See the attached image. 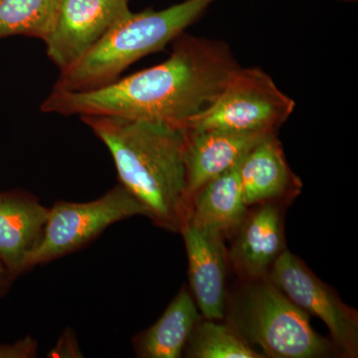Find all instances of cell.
Wrapping results in <instances>:
<instances>
[{
  "mask_svg": "<svg viewBox=\"0 0 358 358\" xmlns=\"http://www.w3.org/2000/svg\"><path fill=\"white\" fill-rule=\"evenodd\" d=\"M241 67L220 40L179 35L164 62L85 92L52 89L46 114L108 115L164 122L180 128L206 109Z\"/></svg>",
  "mask_w": 358,
  "mask_h": 358,
  "instance_id": "cell-1",
  "label": "cell"
},
{
  "mask_svg": "<svg viewBox=\"0 0 358 358\" xmlns=\"http://www.w3.org/2000/svg\"><path fill=\"white\" fill-rule=\"evenodd\" d=\"M80 117L110 150L120 183L140 200L148 217L180 232L186 215L183 129L108 115Z\"/></svg>",
  "mask_w": 358,
  "mask_h": 358,
  "instance_id": "cell-2",
  "label": "cell"
},
{
  "mask_svg": "<svg viewBox=\"0 0 358 358\" xmlns=\"http://www.w3.org/2000/svg\"><path fill=\"white\" fill-rule=\"evenodd\" d=\"M214 1L185 0L162 10L131 11L76 64L60 72L53 89L91 91L117 81L129 66L185 33Z\"/></svg>",
  "mask_w": 358,
  "mask_h": 358,
  "instance_id": "cell-3",
  "label": "cell"
},
{
  "mask_svg": "<svg viewBox=\"0 0 358 358\" xmlns=\"http://www.w3.org/2000/svg\"><path fill=\"white\" fill-rule=\"evenodd\" d=\"M233 308L232 326L265 357L317 358L329 343L313 331L305 310L294 305L268 277L252 280Z\"/></svg>",
  "mask_w": 358,
  "mask_h": 358,
  "instance_id": "cell-4",
  "label": "cell"
},
{
  "mask_svg": "<svg viewBox=\"0 0 358 358\" xmlns=\"http://www.w3.org/2000/svg\"><path fill=\"white\" fill-rule=\"evenodd\" d=\"M294 108L293 99L265 71L240 67L217 98L180 128L240 133L277 131L288 121Z\"/></svg>",
  "mask_w": 358,
  "mask_h": 358,
  "instance_id": "cell-5",
  "label": "cell"
},
{
  "mask_svg": "<svg viewBox=\"0 0 358 358\" xmlns=\"http://www.w3.org/2000/svg\"><path fill=\"white\" fill-rule=\"evenodd\" d=\"M136 215L148 216L147 209L121 183L93 201L56 202L41 241L26 259L24 273L82 248L109 226Z\"/></svg>",
  "mask_w": 358,
  "mask_h": 358,
  "instance_id": "cell-6",
  "label": "cell"
},
{
  "mask_svg": "<svg viewBox=\"0 0 358 358\" xmlns=\"http://www.w3.org/2000/svg\"><path fill=\"white\" fill-rule=\"evenodd\" d=\"M268 278L294 305L327 324L334 343L346 357H357V310L346 306L300 258L285 250L271 268Z\"/></svg>",
  "mask_w": 358,
  "mask_h": 358,
  "instance_id": "cell-7",
  "label": "cell"
},
{
  "mask_svg": "<svg viewBox=\"0 0 358 358\" xmlns=\"http://www.w3.org/2000/svg\"><path fill=\"white\" fill-rule=\"evenodd\" d=\"M129 0H61L55 22L44 40L48 58L60 72L84 57L128 15Z\"/></svg>",
  "mask_w": 358,
  "mask_h": 358,
  "instance_id": "cell-8",
  "label": "cell"
},
{
  "mask_svg": "<svg viewBox=\"0 0 358 358\" xmlns=\"http://www.w3.org/2000/svg\"><path fill=\"white\" fill-rule=\"evenodd\" d=\"M185 133V199L238 166L256 143L275 131L240 133L226 129L181 128Z\"/></svg>",
  "mask_w": 358,
  "mask_h": 358,
  "instance_id": "cell-9",
  "label": "cell"
},
{
  "mask_svg": "<svg viewBox=\"0 0 358 358\" xmlns=\"http://www.w3.org/2000/svg\"><path fill=\"white\" fill-rule=\"evenodd\" d=\"M185 238L188 274L195 303L206 320H220L225 315L226 252L218 231L185 221Z\"/></svg>",
  "mask_w": 358,
  "mask_h": 358,
  "instance_id": "cell-10",
  "label": "cell"
},
{
  "mask_svg": "<svg viewBox=\"0 0 358 358\" xmlns=\"http://www.w3.org/2000/svg\"><path fill=\"white\" fill-rule=\"evenodd\" d=\"M49 208L22 189L0 192V261L15 280L24 273L28 256L38 246Z\"/></svg>",
  "mask_w": 358,
  "mask_h": 358,
  "instance_id": "cell-11",
  "label": "cell"
},
{
  "mask_svg": "<svg viewBox=\"0 0 358 358\" xmlns=\"http://www.w3.org/2000/svg\"><path fill=\"white\" fill-rule=\"evenodd\" d=\"M236 233L230 252L233 267L247 279L267 277L285 251L284 228L279 209L273 204H263L246 215Z\"/></svg>",
  "mask_w": 358,
  "mask_h": 358,
  "instance_id": "cell-12",
  "label": "cell"
},
{
  "mask_svg": "<svg viewBox=\"0 0 358 358\" xmlns=\"http://www.w3.org/2000/svg\"><path fill=\"white\" fill-rule=\"evenodd\" d=\"M239 174L247 206L280 199L299 187L275 133L268 134L245 155Z\"/></svg>",
  "mask_w": 358,
  "mask_h": 358,
  "instance_id": "cell-13",
  "label": "cell"
},
{
  "mask_svg": "<svg viewBox=\"0 0 358 358\" xmlns=\"http://www.w3.org/2000/svg\"><path fill=\"white\" fill-rule=\"evenodd\" d=\"M240 164L212 179L193 195L188 201L183 223L187 221L211 228L223 236L236 232L246 217L248 207L242 192Z\"/></svg>",
  "mask_w": 358,
  "mask_h": 358,
  "instance_id": "cell-14",
  "label": "cell"
},
{
  "mask_svg": "<svg viewBox=\"0 0 358 358\" xmlns=\"http://www.w3.org/2000/svg\"><path fill=\"white\" fill-rule=\"evenodd\" d=\"M197 306L185 288L169 303L166 312L147 331L134 339L136 357L143 358H178L199 322Z\"/></svg>",
  "mask_w": 358,
  "mask_h": 358,
  "instance_id": "cell-15",
  "label": "cell"
},
{
  "mask_svg": "<svg viewBox=\"0 0 358 358\" xmlns=\"http://www.w3.org/2000/svg\"><path fill=\"white\" fill-rule=\"evenodd\" d=\"M61 0H0V39L28 36L46 39Z\"/></svg>",
  "mask_w": 358,
  "mask_h": 358,
  "instance_id": "cell-16",
  "label": "cell"
},
{
  "mask_svg": "<svg viewBox=\"0 0 358 358\" xmlns=\"http://www.w3.org/2000/svg\"><path fill=\"white\" fill-rule=\"evenodd\" d=\"M193 358H262L231 324L214 320L197 322L183 350Z\"/></svg>",
  "mask_w": 358,
  "mask_h": 358,
  "instance_id": "cell-17",
  "label": "cell"
},
{
  "mask_svg": "<svg viewBox=\"0 0 358 358\" xmlns=\"http://www.w3.org/2000/svg\"><path fill=\"white\" fill-rule=\"evenodd\" d=\"M37 355L38 343L30 336L13 343H0V358H34Z\"/></svg>",
  "mask_w": 358,
  "mask_h": 358,
  "instance_id": "cell-18",
  "label": "cell"
},
{
  "mask_svg": "<svg viewBox=\"0 0 358 358\" xmlns=\"http://www.w3.org/2000/svg\"><path fill=\"white\" fill-rule=\"evenodd\" d=\"M47 357L50 358H81L83 353L80 350L76 334L73 329H67L63 331L57 343L53 348L47 353Z\"/></svg>",
  "mask_w": 358,
  "mask_h": 358,
  "instance_id": "cell-19",
  "label": "cell"
},
{
  "mask_svg": "<svg viewBox=\"0 0 358 358\" xmlns=\"http://www.w3.org/2000/svg\"><path fill=\"white\" fill-rule=\"evenodd\" d=\"M13 281L8 271L4 267L3 264L0 261V296H2L9 288V285Z\"/></svg>",
  "mask_w": 358,
  "mask_h": 358,
  "instance_id": "cell-20",
  "label": "cell"
},
{
  "mask_svg": "<svg viewBox=\"0 0 358 358\" xmlns=\"http://www.w3.org/2000/svg\"><path fill=\"white\" fill-rule=\"evenodd\" d=\"M348 1H357V0H348Z\"/></svg>",
  "mask_w": 358,
  "mask_h": 358,
  "instance_id": "cell-21",
  "label": "cell"
}]
</instances>
